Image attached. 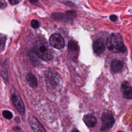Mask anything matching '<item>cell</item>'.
I'll return each mask as SVG.
<instances>
[{"label": "cell", "mask_w": 132, "mask_h": 132, "mask_svg": "<svg viewBox=\"0 0 132 132\" xmlns=\"http://www.w3.org/2000/svg\"><path fill=\"white\" fill-rule=\"evenodd\" d=\"M9 2L11 5H15L19 4L20 2V0H9Z\"/></svg>", "instance_id": "obj_19"}, {"label": "cell", "mask_w": 132, "mask_h": 132, "mask_svg": "<svg viewBox=\"0 0 132 132\" xmlns=\"http://www.w3.org/2000/svg\"><path fill=\"white\" fill-rule=\"evenodd\" d=\"M109 18H110V20L112 22H114L117 20V16L114 14L111 15Z\"/></svg>", "instance_id": "obj_20"}, {"label": "cell", "mask_w": 132, "mask_h": 132, "mask_svg": "<svg viewBox=\"0 0 132 132\" xmlns=\"http://www.w3.org/2000/svg\"><path fill=\"white\" fill-rule=\"evenodd\" d=\"M106 44L108 50L113 53H123L126 50L122 36L119 34L110 35L107 39Z\"/></svg>", "instance_id": "obj_1"}, {"label": "cell", "mask_w": 132, "mask_h": 132, "mask_svg": "<svg viewBox=\"0 0 132 132\" xmlns=\"http://www.w3.org/2000/svg\"><path fill=\"white\" fill-rule=\"evenodd\" d=\"M84 121L86 125L89 127L95 126L96 124V119L94 116L91 114H88L84 116Z\"/></svg>", "instance_id": "obj_9"}, {"label": "cell", "mask_w": 132, "mask_h": 132, "mask_svg": "<svg viewBox=\"0 0 132 132\" xmlns=\"http://www.w3.org/2000/svg\"><path fill=\"white\" fill-rule=\"evenodd\" d=\"M123 96L127 99H131L132 98V88L127 84L124 83L122 85Z\"/></svg>", "instance_id": "obj_10"}, {"label": "cell", "mask_w": 132, "mask_h": 132, "mask_svg": "<svg viewBox=\"0 0 132 132\" xmlns=\"http://www.w3.org/2000/svg\"><path fill=\"white\" fill-rule=\"evenodd\" d=\"M50 44L53 47L61 49L64 46V41L62 36L58 34H54L50 38Z\"/></svg>", "instance_id": "obj_3"}, {"label": "cell", "mask_w": 132, "mask_h": 132, "mask_svg": "<svg viewBox=\"0 0 132 132\" xmlns=\"http://www.w3.org/2000/svg\"><path fill=\"white\" fill-rule=\"evenodd\" d=\"M52 18L55 20H63V13H55L52 14Z\"/></svg>", "instance_id": "obj_15"}, {"label": "cell", "mask_w": 132, "mask_h": 132, "mask_svg": "<svg viewBox=\"0 0 132 132\" xmlns=\"http://www.w3.org/2000/svg\"><path fill=\"white\" fill-rule=\"evenodd\" d=\"M31 26L35 29L38 28L39 27V23L36 20H32L31 21Z\"/></svg>", "instance_id": "obj_17"}, {"label": "cell", "mask_w": 132, "mask_h": 132, "mask_svg": "<svg viewBox=\"0 0 132 132\" xmlns=\"http://www.w3.org/2000/svg\"><path fill=\"white\" fill-rule=\"evenodd\" d=\"M3 115L5 118L7 119H11L12 118V113L8 110H4L3 112Z\"/></svg>", "instance_id": "obj_16"}, {"label": "cell", "mask_w": 132, "mask_h": 132, "mask_svg": "<svg viewBox=\"0 0 132 132\" xmlns=\"http://www.w3.org/2000/svg\"><path fill=\"white\" fill-rule=\"evenodd\" d=\"M105 50V45L104 40L102 39H97L93 43V50L97 54H101Z\"/></svg>", "instance_id": "obj_7"}, {"label": "cell", "mask_w": 132, "mask_h": 132, "mask_svg": "<svg viewBox=\"0 0 132 132\" xmlns=\"http://www.w3.org/2000/svg\"><path fill=\"white\" fill-rule=\"evenodd\" d=\"M12 100L19 112L21 114H23L25 112V107L23 102L19 94L14 93L12 96Z\"/></svg>", "instance_id": "obj_5"}, {"label": "cell", "mask_w": 132, "mask_h": 132, "mask_svg": "<svg viewBox=\"0 0 132 132\" xmlns=\"http://www.w3.org/2000/svg\"><path fill=\"white\" fill-rule=\"evenodd\" d=\"M103 125L101 130H105L110 129L112 127L114 123V119L113 116L109 113H105L102 117Z\"/></svg>", "instance_id": "obj_4"}, {"label": "cell", "mask_w": 132, "mask_h": 132, "mask_svg": "<svg viewBox=\"0 0 132 132\" xmlns=\"http://www.w3.org/2000/svg\"><path fill=\"white\" fill-rule=\"evenodd\" d=\"M78 46L76 43L74 41H70L68 44V50L71 52H75L77 51Z\"/></svg>", "instance_id": "obj_13"}, {"label": "cell", "mask_w": 132, "mask_h": 132, "mask_svg": "<svg viewBox=\"0 0 132 132\" xmlns=\"http://www.w3.org/2000/svg\"><path fill=\"white\" fill-rule=\"evenodd\" d=\"M34 50L37 55L44 60L49 61L53 59L52 51L46 41L40 40L36 42Z\"/></svg>", "instance_id": "obj_2"}, {"label": "cell", "mask_w": 132, "mask_h": 132, "mask_svg": "<svg viewBox=\"0 0 132 132\" xmlns=\"http://www.w3.org/2000/svg\"><path fill=\"white\" fill-rule=\"evenodd\" d=\"M8 65L7 62H4L3 68L2 69V75L3 78L5 79H7L8 77Z\"/></svg>", "instance_id": "obj_14"}, {"label": "cell", "mask_w": 132, "mask_h": 132, "mask_svg": "<svg viewBox=\"0 0 132 132\" xmlns=\"http://www.w3.org/2000/svg\"><path fill=\"white\" fill-rule=\"evenodd\" d=\"M110 67L113 72L119 73L121 72L123 69V63L119 59H114L111 61Z\"/></svg>", "instance_id": "obj_8"}, {"label": "cell", "mask_w": 132, "mask_h": 132, "mask_svg": "<svg viewBox=\"0 0 132 132\" xmlns=\"http://www.w3.org/2000/svg\"><path fill=\"white\" fill-rule=\"evenodd\" d=\"M7 6V3L4 0L0 1V8L1 9H4Z\"/></svg>", "instance_id": "obj_18"}, {"label": "cell", "mask_w": 132, "mask_h": 132, "mask_svg": "<svg viewBox=\"0 0 132 132\" xmlns=\"http://www.w3.org/2000/svg\"><path fill=\"white\" fill-rule=\"evenodd\" d=\"M31 2H32V3H35V2H37L38 0H30Z\"/></svg>", "instance_id": "obj_21"}, {"label": "cell", "mask_w": 132, "mask_h": 132, "mask_svg": "<svg viewBox=\"0 0 132 132\" xmlns=\"http://www.w3.org/2000/svg\"><path fill=\"white\" fill-rule=\"evenodd\" d=\"M28 121L30 126L35 131H45V129L41 125L38 120L34 116H30L29 118Z\"/></svg>", "instance_id": "obj_6"}, {"label": "cell", "mask_w": 132, "mask_h": 132, "mask_svg": "<svg viewBox=\"0 0 132 132\" xmlns=\"http://www.w3.org/2000/svg\"><path fill=\"white\" fill-rule=\"evenodd\" d=\"M26 80L29 85L31 87H36L37 86V80L35 76L31 73H28L26 77Z\"/></svg>", "instance_id": "obj_11"}, {"label": "cell", "mask_w": 132, "mask_h": 132, "mask_svg": "<svg viewBox=\"0 0 132 132\" xmlns=\"http://www.w3.org/2000/svg\"><path fill=\"white\" fill-rule=\"evenodd\" d=\"M76 16V12L74 11H68L63 13V20L65 21H71Z\"/></svg>", "instance_id": "obj_12"}]
</instances>
